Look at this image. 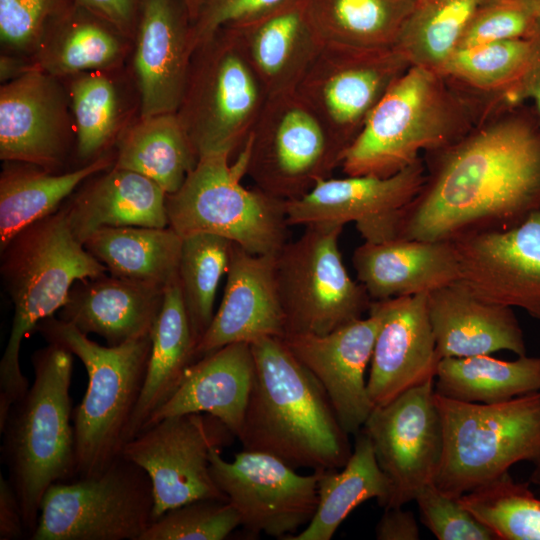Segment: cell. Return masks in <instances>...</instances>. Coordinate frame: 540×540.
<instances>
[{"label": "cell", "mask_w": 540, "mask_h": 540, "mask_svg": "<svg viewBox=\"0 0 540 540\" xmlns=\"http://www.w3.org/2000/svg\"><path fill=\"white\" fill-rule=\"evenodd\" d=\"M155 520L147 472L122 454L103 471L51 485L31 540H140Z\"/></svg>", "instance_id": "cell-10"}, {"label": "cell", "mask_w": 540, "mask_h": 540, "mask_svg": "<svg viewBox=\"0 0 540 540\" xmlns=\"http://www.w3.org/2000/svg\"><path fill=\"white\" fill-rule=\"evenodd\" d=\"M251 345L253 380L241 430L243 450L272 455L294 469H339L352 449L321 384L283 338Z\"/></svg>", "instance_id": "cell-2"}, {"label": "cell", "mask_w": 540, "mask_h": 540, "mask_svg": "<svg viewBox=\"0 0 540 540\" xmlns=\"http://www.w3.org/2000/svg\"><path fill=\"white\" fill-rule=\"evenodd\" d=\"M245 145L247 176L255 187L284 201L329 178L343 157L296 91L269 98Z\"/></svg>", "instance_id": "cell-12"}, {"label": "cell", "mask_w": 540, "mask_h": 540, "mask_svg": "<svg viewBox=\"0 0 540 540\" xmlns=\"http://www.w3.org/2000/svg\"><path fill=\"white\" fill-rule=\"evenodd\" d=\"M443 452L435 485L459 498L540 455V391L491 403H468L435 393Z\"/></svg>", "instance_id": "cell-8"}, {"label": "cell", "mask_w": 540, "mask_h": 540, "mask_svg": "<svg viewBox=\"0 0 540 540\" xmlns=\"http://www.w3.org/2000/svg\"><path fill=\"white\" fill-rule=\"evenodd\" d=\"M435 393L468 403H498L540 391V357L505 361L490 355L440 360Z\"/></svg>", "instance_id": "cell-36"}, {"label": "cell", "mask_w": 540, "mask_h": 540, "mask_svg": "<svg viewBox=\"0 0 540 540\" xmlns=\"http://www.w3.org/2000/svg\"><path fill=\"white\" fill-rule=\"evenodd\" d=\"M68 91L39 69L0 87V158L50 172L66 162L75 138Z\"/></svg>", "instance_id": "cell-19"}, {"label": "cell", "mask_w": 540, "mask_h": 540, "mask_svg": "<svg viewBox=\"0 0 540 540\" xmlns=\"http://www.w3.org/2000/svg\"><path fill=\"white\" fill-rule=\"evenodd\" d=\"M443 74L411 65L388 89L340 166L347 176L388 177L467 135L488 110Z\"/></svg>", "instance_id": "cell-3"}, {"label": "cell", "mask_w": 540, "mask_h": 540, "mask_svg": "<svg viewBox=\"0 0 540 540\" xmlns=\"http://www.w3.org/2000/svg\"><path fill=\"white\" fill-rule=\"evenodd\" d=\"M352 263L356 280L372 301L429 294L460 276L452 240L364 241L354 250Z\"/></svg>", "instance_id": "cell-24"}, {"label": "cell", "mask_w": 540, "mask_h": 540, "mask_svg": "<svg viewBox=\"0 0 540 540\" xmlns=\"http://www.w3.org/2000/svg\"><path fill=\"white\" fill-rule=\"evenodd\" d=\"M318 471L316 512L305 529L285 540H330L357 506L370 499L382 507L387 502L388 480L362 429L355 434L352 453L343 467Z\"/></svg>", "instance_id": "cell-32"}, {"label": "cell", "mask_w": 540, "mask_h": 540, "mask_svg": "<svg viewBox=\"0 0 540 540\" xmlns=\"http://www.w3.org/2000/svg\"><path fill=\"white\" fill-rule=\"evenodd\" d=\"M226 152L200 156L182 186L166 196L168 226L180 237H224L248 252L275 255L287 242L286 201L241 183L247 175L244 144L234 163Z\"/></svg>", "instance_id": "cell-7"}, {"label": "cell", "mask_w": 540, "mask_h": 540, "mask_svg": "<svg viewBox=\"0 0 540 540\" xmlns=\"http://www.w3.org/2000/svg\"><path fill=\"white\" fill-rule=\"evenodd\" d=\"M270 96L234 29L217 31L193 51L176 115L200 156L243 147Z\"/></svg>", "instance_id": "cell-9"}, {"label": "cell", "mask_w": 540, "mask_h": 540, "mask_svg": "<svg viewBox=\"0 0 540 540\" xmlns=\"http://www.w3.org/2000/svg\"><path fill=\"white\" fill-rule=\"evenodd\" d=\"M75 5L71 0H0L2 53L33 61L49 33Z\"/></svg>", "instance_id": "cell-43"}, {"label": "cell", "mask_w": 540, "mask_h": 540, "mask_svg": "<svg viewBox=\"0 0 540 540\" xmlns=\"http://www.w3.org/2000/svg\"><path fill=\"white\" fill-rule=\"evenodd\" d=\"M414 501L421 523L438 540H498L458 498L444 494L434 482L423 487Z\"/></svg>", "instance_id": "cell-45"}, {"label": "cell", "mask_w": 540, "mask_h": 540, "mask_svg": "<svg viewBox=\"0 0 540 540\" xmlns=\"http://www.w3.org/2000/svg\"><path fill=\"white\" fill-rule=\"evenodd\" d=\"M275 257L232 244L222 301L196 346V360L231 343L285 336Z\"/></svg>", "instance_id": "cell-23"}, {"label": "cell", "mask_w": 540, "mask_h": 540, "mask_svg": "<svg viewBox=\"0 0 540 540\" xmlns=\"http://www.w3.org/2000/svg\"><path fill=\"white\" fill-rule=\"evenodd\" d=\"M538 21L518 0H489L476 12L456 49L529 38Z\"/></svg>", "instance_id": "cell-46"}, {"label": "cell", "mask_w": 540, "mask_h": 540, "mask_svg": "<svg viewBox=\"0 0 540 540\" xmlns=\"http://www.w3.org/2000/svg\"><path fill=\"white\" fill-rule=\"evenodd\" d=\"M289 0H201L191 19L193 50L224 28L239 27L279 8Z\"/></svg>", "instance_id": "cell-47"}, {"label": "cell", "mask_w": 540, "mask_h": 540, "mask_svg": "<svg viewBox=\"0 0 540 540\" xmlns=\"http://www.w3.org/2000/svg\"><path fill=\"white\" fill-rule=\"evenodd\" d=\"M83 245L113 276L163 288L178 279L182 237L169 226L105 227Z\"/></svg>", "instance_id": "cell-33"}, {"label": "cell", "mask_w": 540, "mask_h": 540, "mask_svg": "<svg viewBox=\"0 0 540 540\" xmlns=\"http://www.w3.org/2000/svg\"><path fill=\"white\" fill-rule=\"evenodd\" d=\"M109 72L82 73L73 76L70 82L68 96L76 155L84 163L110 151V145L122 133L121 98Z\"/></svg>", "instance_id": "cell-39"}, {"label": "cell", "mask_w": 540, "mask_h": 540, "mask_svg": "<svg viewBox=\"0 0 540 540\" xmlns=\"http://www.w3.org/2000/svg\"><path fill=\"white\" fill-rule=\"evenodd\" d=\"M427 295L371 301L380 315L367 390L374 407L434 380L441 360L430 324Z\"/></svg>", "instance_id": "cell-22"}, {"label": "cell", "mask_w": 540, "mask_h": 540, "mask_svg": "<svg viewBox=\"0 0 540 540\" xmlns=\"http://www.w3.org/2000/svg\"><path fill=\"white\" fill-rule=\"evenodd\" d=\"M232 244L205 233L182 238L178 280L196 346L214 317L215 297L228 269Z\"/></svg>", "instance_id": "cell-40"}, {"label": "cell", "mask_w": 540, "mask_h": 540, "mask_svg": "<svg viewBox=\"0 0 540 540\" xmlns=\"http://www.w3.org/2000/svg\"><path fill=\"white\" fill-rule=\"evenodd\" d=\"M426 180L422 158L388 177L326 178L305 195L286 201L289 226L355 223L364 241L383 242L397 237L403 212Z\"/></svg>", "instance_id": "cell-17"}, {"label": "cell", "mask_w": 540, "mask_h": 540, "mask_svg": "<svg viewBox=\"0 0 540 540\" xmlns=\"http://www.w3.org/2000/svg\"><path fill=\"white\" fill-rule=\"evenodd\" d=\"M76 5L134 38L140 0H74Z\"/></svg>", "instance_id": "cell-49"}, {"label": "cell", "mask_w": 540, "mask_h": 540, "mask_svg": "<svg viewBox=\"0 0 540 540\" xmlns=\"http://www.w3.org/2000/svg\"><path fill=\"white\" fill-rule=\"evenodd\" d=\"M530 54V37L456 49L440 73L467 91L488 94L486 103L492 107L496 97L522 75Z\"/></svg>", "instance_id": "cell-41"}, {"label": "cell", "mask_w": 540, "mask_h": 540, "mask_svg": "<svg viewBox=\"0 0 540 540\" xmlns=\"http://www.w3.org/2000/svg\"><path fill=\"white\" fill-rule=\"evenodd\" d=\"M521 2L538 20H540V0H518Z\"/></svg>", "instance_id": "cell-52"}, {"label": "cell", "mask_w": 540, "mask_h": 540, "mask_svg": "<svg viewBox=\"0 0 540 540\" xmlns=\"http://www.w3.org/2000/svg\"><path fill=\"white\" fill-rule=\"evenodd\" d=\"M380 315L351 321L327 334H288L283 340L325 390L343 430L357 434L374 408L365 372L370 364Z\"/></svg>", "instance_id": "cell-20"}, {"label": "cell", "mask_w": 540, "mask_h": 540, "mask_svg": "<svg viewBox=\"0 0 540 540\" xmlns=\"http://www.w3.org/2000/svg\"><path fill=\"white\" fill-rule=\"evenodd\" d=\"M236 436L207 413H185L147 426L126 442L122 455L149 475L154 518L198 499L228 500L210 471V451L230 446Z\"/></svg>", "instance_id": "cell-14"}, {"label": "cell", "mask_w": 540, "mask_h": 540, "mask_svg": "<svg viewBox=\"0 0 540 540\" xmlns=\"http://www.w3.org/2000/svg\"><path fill=\"white\" fill-rule=\"evenodd\" d=\"M489 0H417L396 48L411 65L440 73L476 12Z\"/></svg>", "instance_id": "cell-38"}, {"label": "cell", "mask_w": 540, "mask_h": 540, "mask_svg": "<svg viewBox=\"0 0 540 540\" xmlns=\"http://www.w3.org/2000/svg\"><path fill=\"white\" fill-rule=\"evenodd\" d=\"M498 540H540V499L506 473L458 498Z\"/></svg>", "instance_id": "cell-42"}, {"label": "cell", "mask_w": 540, "mask_h": 540, "mask_svg": "<svg viewBox=\"0 0 540 540\" xmlns=\"http://www.w3.org/2000/svg\"><path fill=\"white\" fill-rule=\"evenodd\" d=\"M27 537L18 497L7 478L0 475V540Z\"/></svg>", "instance_id": "cell-51"}, {"label": "cell", "mask_w": 540, "mask_h": 540, "mask_svg": "<svg viewBox=\"0 0 540 540\" xmlns=\"http://www.w3.org/2000/svg\"><path fill=\"white\" fill-rule=\"evenodd\" d=\"M530 39L531 54L524 72L497 96L494 104L497 108H510L531 102L540 117V20Z\"/></svg>", "instance_id": "cell-48"}, {"label": "cell", "mask_w": 540, "mask_h": 540, "mask_svg": "<svg viewBox=\"0 0 540 540\" xmlns=\"http://www.w3.org/2000/svg\"><path fill=\"white\" fill-rule=\"evenodd\" d=\"M73 356L55 343L36 350L31 359L33 382L0 426L1 461L18 497L29 539L48 488L75 478L70 397Z\"/></svg>", "instance_id": "cell-5"}, {"label": "cell", "mask_w": 540, "mask_h": 540, "mask_svg": "<svg viewBox=\"0 0 540 540\" xmlns=\"http://www.w3.org/2000/svg\"><path fill=\"white\" fill-rule=\"evenodd\" d=\"M151 338L147 373L127 430V442L141 432L152 414L172 397L187 368L196 361V343L178 279L165 288Z\"/></svg>", "instance_id": "cell-31"}, {"label": "cell", "mask_w": 540, "mask_h": 540, "mask_svg": "<svg viewBox=\"0 0 540 540\" xmlns=\"http://www.w3.org/2000/svg\"><path fill=\"white\" fill-rule=\"evenodd\" d=\"M410 66L396 47L325 43L296 92L344 155L376 105Z\"/></svg>", "instance_id": "cell-13"}, {"label": "cell", "mask_w": 540, "mask_h": 540, "mask_svg": "<svg viewBox=\"0 0 540 540\" xmlns=\"http://www.w3.org/2000/svg\"><path fill=\"white\" fill-rule=\"evenodd\" d=\"M385 511L375 527L378 540H418L419 527L414 514L400 507L384 508Z\"/></svg>", "instance_id": "cell-50"}, {"label": "cell", "mask_w": 540, "mask_h": 540, "mask_svg": "<svg viewBox=\"0 0 540 540\" xmlns=\"http://www.w3.org/2000/svg\"><path fill=\"white\" fill-rule=\"evenodd\" d=\"M238 526L240 516L228 500L198 499L156 518L140 540H223Z\"/></svg>", "instance_id": "cell-44"}, {"label": "cell", "mask_w": 540, "mask_h": 540, "mask_svg": "<svg viewBox=\"0 0 540 540\" xmlns=\"http://www.w3.org/2000/svg\"><path fill=\"white\" fill-rule=\"evenodd\" d=\"M534 468L529 478V482L540 486V455L533 461Z\"/></svg>", "instance_id": "cell-53"}, {"label": "cell", "mask_w": 540, "mask_h": 540, "mask_svg": "<svg viewBox=\"0 0 540 540\" xmlns=\"http://www.w3.org/2000/svg\"><path fill=\"white\" fill-rule=\"evenodd\" d=\"M165 288L110 274L77 281L59 319L84 334H97L108 346L151 335Z\"/></svg>", "instance_id": "cell-27"}, {"label": "cell", "mask_w": 540, "mask_h": 540, "mask_svg": "<svg viewBox=\"0 0 540 540\" xmlns=\"http://www.w3.org/2000/svg\"><path fill=\"white\" fill-rule=\"evenodd\" d=\"M344 226L313 224L275 257L286 334H327L362 318L371 299L349 275L339 249Z\"/></svg>", "instance_id": "cell-11"}, {"label": "cell", "mask_w": 540, "mask_h": 540, "mask_svg": "<svg viewBox=\"0 0 540 540\" xmlns=\"http://www.w3.org/2000/svg\"><path fill=\"white\" fill-rule=\"evenodd\" d=\"M193 51L183 0H140L133 70L141 118L177 112Z\"/></svg>", "instance_id": "cell-21"}, {"label": "cell", "mask_w": 540, "mask_h": 540, "mask_svg": "<svg viewBox=\"0 0 540 540\" xmlns=\"http://www.w3.org/2000/svg\"><path fill=\"white\" fill-rule=\"evenodd\" d=\"M434 380L374 407L362 427L389 483L384 508L414 501L423 487L435 481L443 452V429Z\"/></svg>", "instance_id": "cell-16"}, {"label": "cell", "mask_w": 540, "mask_h": 540, "mask_svg": "<svg viewBox=\"0 0 540 540\" xmlns=\"http://www.w3.org/2000/svg\"><path fill=\"white\" fill-rule=\"evenodd\" d=\"M108 151L65 173L35 165L5 161L0 175V251L24 228L55 213L87 179L114 165Z\"/></svg>", "instance_id": "cell-30"}, {"label": "cell", "mask_w": 540, "mask_h": 540, "mask_svg": "<svg viewBox=\"0 0 540 540\" xmlns=\"http://www.w3.org/2000/svg\"><path fill=\"white\" fill-rule=\"evenodd\" d=\"M166 196L148 177L112 166L86 183L63 208L72 232L84 243L105 227H168Z\"/></svg>", "instance_id": "cell-29"}, {"label": "cell", "mask_w": 540, "mask_h": 540, "mask_svg": "<svg viewBox=\"0 0 540 540\" xmlns=\"http://www.w3.org/2000/svg\"><path fill=\"white\" fill-rule=\"evenodd\" d=\"M35 330L48 343L69 350L86 369L87 389L73 414L75 478L95 475L121 456L127 442L147 373L151 335L102 346L53 316L39 322Z\"/></svg>", "instance_id": "cell-6"}, {"label": "cell", "mask_w": 540, "mask_h": 540, "mask_svg": "<svg viewBox=\"0 0 540 540\" xmlns=\"http://www.w3.org/2000/svg\"><path fill=\"white\" fill-rule=\"evenodd\" d=\"M253 372L250 343H231L202 356L187 368L175 393L152 414L144 428L167 417L201 412L220 419L237 438Z\"/></svg>", "instance_id": "cell-28"}, {"label": "cell", "mask_w": 540, "mask_h": 540, "mask_svg": "<svg viewBox=\"0 0 540 540\" xmlns=\"http://www.w3.org/2000/svg\"><path fill=\"white\" fill-rule=\"evenodd\" d=\"M417 0H306L325 43L395 47Z\"/></svg>", "instance_id": "cell-37"}, {"label": "cell", "mask_w": 540, "mask_h": 540, "mask_svg": "<svg viewBox=\"0 0 540 540\" xmlns=\"http://www.w3.org/2000/svg\"><path fill=\"white\" fill-rule=\"evenodd\" d=\"M116 142L113 166L148 177L166 194L182 186L198 161L176 113L140 117Z\"/></svg>", "instance_id": "cell-35"}, {"label": "cell", "mask_w": 540, "mask_h": 540, "mask_svg": "<svg viewBox=\"0 0 540 540\" xmlns=\"http://www.w3.org/2000/svg\"><path fill=\"white\" fill-rule=\"evenodd\" d=\"M452 241L460 283L483 300L521 308L540 320V209L513 227L470 232Z\"/></svg>", "instance_id": "cell-18"}, {"label": "cell", "mask_w": 540, "mask_h": 540, "mask_svg": "<svg viewBox=\"0 0 540 540\" xmlns=\"http://www.w3.org/2000/svg\"><path fill=\"white\" fill-rule=\"evenodd\" d=\"M188 8L190 19L194 16L201 0H183Z\"/></svg>", "instance_id": "cell-54"}, {"label": "cell", "mask_w": 540, "mask_h": 540, "mask_svg": "<svg viewBox=\"0 0 540 540\" xmlns=\"http://www.w3.org/2000/svg\"><path fill=\"white\" fill-rule=\"evenodd\" d=\"M128 37L78 5L49 33L33 59L35 69L57 78L118 68Z\"/></svg>", "instance_id": "cell-34"}, {"label": "cell", "mask_w": 540, "mask_h": 540, "mask_svg": "<svg viewBox=\"0 0 540 540\" xmlns=\"http://www.w3.org/2000/svg\"><path fill=\"white\" fill-rule=\"evenodd\" d=\"M221 452L210 451L211 475L246 531L285 540L311 521L318 505V470L303 475L272 455L248 450L227 461Z\"/></svg>", "instance_id": "cell-15"}, {"label": "cell", "mask_w": 540, "mask_h": 540, "mask_svg": "<svg viewBox=\"0 0 540 540\" xmlns=\"http://www.w3.org/2000/svg\"><path fill=\"white\" fill-rule=\"evenodd\" d=\"M427 309L441 359L499 351L526 355L513 308L483 300L459 281L429 293Z\"/></svg>", "instance_id": "cell-25"}, {"label": "cell", "mask_w": 540, "mask_h": 540, "mask_svg": "<svg viewBox=\"0 0 540 540\" xmlns=\"http://www.w3.org/2000/svg\"><path fill=\"white\" fill-rule=\"evenodd\" d=\"M231 29L237 33L270 97L296 91L325 44L306 0H289L256 20Z\"/></svg>", "instance_id": "cell-26"}, {"label": "cell", "mask_w": 540, "mask_h": 540, "mask_svg": "<svg viewBox=\"0 0 540 540\" xmlns=\"http://www.w3.org/2000/svg\"><path fill=\"white\" fill-rule=\"evenodd\" d=\"M0 272L14 307L0 360V426L29 388L20 367L24 338L65 305L79 280L108 272L72 232L65 209L24 228L1 251Z\"/></svg>", "instance_id": "cell-4"}, {"label": "cell", "mask_w": 540, "mask_h": 540, "mask_svg": "<svg viewBox=\"0 0 540 540\" xmlns=\"http://www.w3.org/2000/svg\"><path fill=\"white\" fill-rule=\"evenodd\" d=\"M426 155V180L396 238L453 240L513 227L540 209V117L533 106L495 112Z\"/></svg>", "instance_id": "cell-1"}]
</instances>
